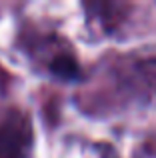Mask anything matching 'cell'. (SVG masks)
<instances>
[{
    "mask_svg": "<svg viewBox=\"0 0 156 158\" xmlns=\"http://www.w3.org/2000/svg\"><path fill=\"white\" fill-rule=\"evenodd\" d=\"M34 130L26 112L10 108L0 116V158H28Z\"/></svg>",
    "mask_w": 156,
    "mask_h": 158,
    "instance_id": "cell-2",
    "label": "cell"
},
{
    "mask_svg": "<svg viewBox=\"0 0 156 158\" xmlns=\"http://www.w3.org/2000/svg\"><path fill=\"white\" fill-rule=\"evenodd\" d=\"M84 10L92 18L100 22V28L106 34H112L118 28H122L124 20L128 18L130 4H120V2H104V4H84Z\"/></svg>",
    "mask_w": 156,
    "mask_h": 158,
    "instance_id": "cell-3",
    "label": "cell"
},
{
    "mask_svg": "<svg viewBox=\"0 0 156 158\" xmlns=\"http://www.w3.org/2000/svg\"><path fill=\"white\" fill-rule=\"evenodd\" d=\"M110 94L120 106L156 104V56L120 58L108 72Z\"/></svg>",
    "mask_w": 156,
    "mask_h": 158,
    "instance_id": "cell-1",
    "label": "cell"
}]
</instances>
